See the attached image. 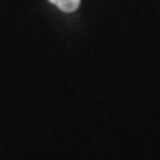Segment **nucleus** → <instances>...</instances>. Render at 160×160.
<instances>
[{
    "label": "nucleus",
    "instance_id": "1",
    "mask_svg": "<svg viewBox=\"0 0 160 160\" xmlns=\"http://www.w3.org/2000/svg\"><path fill=\"white\" fill-rule=\"evenodd\" d=\"M52 5H56L59 10L62 12H75L78 8V5H80V0H49Z\"/></svg>",
    "mask_w": 160,
    "mask_h": 160
}]
</instances>
